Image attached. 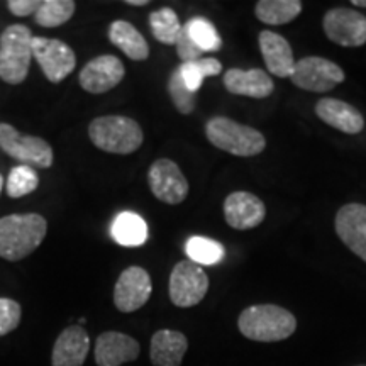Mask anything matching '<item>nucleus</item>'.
<instances>
[{"label":"nucleus","mask_w":366,"mask_h":366,"mask_svg":"<svg viewBox=\"0 0 366 366\" xmlns=\"http://www.w3.org/2000/svg\"><path fill=\"white\" fill-rule=\"evenodd\" d=\"M149 27H151V33L154 36V39L168 46L177 44L178 36H180L183 29L177 12L170 7H163L159 9V11L151 12Z\"/></svg>","instance_id":"nucleus-25"},{"label":"nucleus","mask_w":366,"mask_h":366,"mask_svg":"<svg viewBox=\"0 0 366 366\" xmlns=\"http://www.w3.org/2000/svg\"><path fill=\"white\" fill-rule=\"evenodd\" d=\"M336 232L356 256L366 262V205L347 204L336 214Z\"/></svg>","instance_id":"nucleus-15"},{"label":"nucleus","mask_w":366,"mask_h":366,"mask_svg":"<svg viewBox=\"0 0 366 366\" xmlns=\"http://www.w3.org/2000/svg\"><path fill=\"white\" fill-rule=\"evenodd\" d=\"M141 346L134 337L119 331L102 332L95 341L97 366H121L137 360Z\"/></svg>","instance_id":"nucleus-16"},{"label":"nucleus","mask_w":366,"mask_h":366,"mask_svg":"<svg viewBox=\"0 0 366 366\" xmlns=\"http://www.w3.org/2000/svg\"><path fill=\"white\" fill-rule=\"evenodd\" d=\"M183 27H185L187 34L190 36L192 41L202 49V53L219 51L221 49L222 39L210 21L204 19V17H194Z\"/></svg>","instance_id":"nucleus-29"},{"label":"nucleus","mask_w":366,"mask_h":366,"mask_svg":"<svg viewBox=\"0 0 366 366\" xmlns=\"http://www.w3.org/2000/svg\"><path fill=\"white\" fill-rule=\"evenodd\" d=\"M111 236L117 244L124 248H137L148 239V224L139 214L121 212L112 221Z\"/></svg>","instance_id":"nucleus-23"},{"label":"nucleus","mask_w":366,"mask_h":366,"mask_svg":"<svg viewBox=\"0 0 366 366\" xmlns=\"http://www.w3.org/2000/svg\"><path fill=\"white\" fill-rule=\"evenodd\" d=\"M124 75L126 68L121 59L114 56V54H102V56L90 59L81 68L79 75V84L89 94L99 95L117 86L124 80Z\"/></svg>","instance_id":"nucleus-13"},{"label":"nucleus","mask_w":366,"mask_h":366,"mask_svg":"<svg viewBox=\"0 0 366 366\" xmlns=\"http://www.w3.org/2000/svg\"><path fill=\"white\" fill-rule=\"evenodd\" d=\"M33 33L26 24H12L0 34V79L19 85L27 79L33 61Z\"/></svg>","instance_id":"nucleus-4"},{"label":"nucleus","mask_w":366,"mask_h":366,"mask_svg":"<svg viewBox=\"0 0 366 366\" xmlns=\"http://www.w3.org/2000/svg\"><path fill=\"white\" fill-rule=\"evenodd\" d=\"M76 4L73 0H44L41 2L38 12L34 14V21L41 27H59L66 24L75 14Z\"/></svg>","instance_id":"nucleus-27"},{"label":"nucleus","mask_w":366,"mask_h":366,"mask_svg":"<svg viewBox=\"0 0 366 366\" xmlns=\"http://www.w3.org/2000/svg\"><path fill=\"white\" fill-rule=\"evenodd\" d=\"M178 71H180L187 89L195 94V92L202 86L204 80L207 79V76L221 75L222 65L216 58H202L197 59V61L182 63V65L178 66Z\"/></svg>","instance_id":"nucleus-26"},{"label":"nucleus","mask_w":366,"mask_h":366,"mask_svg":"<svg viewBox=\"0 0 366 366\" xmlns=\"http://www.w3.org/2000/svg\"><path fill=\"white\" fill-rule=\"evenodd\" d=\"M109 39L121 49L127 58L134 61H144L149 56V46L144 36L131 22L117 19L109 26Z\"/></svg>","instance_id":"nucleus-22"},{"label":"nucleus","mask_w":366,"mask_h":366,"mask_svg":"<svg viewBox=\"0 0 366 366\" xmlns=\"http://www.w3.org/2000/svg\"><path fill=\"white\" fill-rule=\"evenodd\" d=\"M241 334L251 341L277 342L288 340L297 329V319L287 309L273 304L251 305L237 319Z\"/></svg>","instance_id":"nucleus-2"},{"label":"nucleus","mask_w":366,"mask_h":366,"mask_svg":"<svg viewBox=\"0 0 366 366\" xmlns=\"http://www.w3.org/2000/svg\"><path fill=\"white\" fill-rule=\"evenodd\" d=\"M315 114L327 126L346 134H358L365 127V119L358 109L337 99L319 100L315 105Z\"/></svg>","instance_id":"nucleus-19"},{"label":"nucleus","mask_w":366,"mask_h":366,"mask_svg":"<svg viewBox=\"0 0 366 366\" xmlns=\"http://www.w3.org/2000/svg\"><path fill=\"white\" fill-rule=\"evenodd\" d=\"M324 33L332 43L358 48L366 43V17L353 9H331L322 21Z\"/></svg>","instance_id":"nucleus-12"},{"label":"nucleus","mask_w":366,"mask_h":366,"mask_svg":"<svg viewBox=\"0 0 366 366\" xmlns=\"http://www.w3.org/2000/svg\"><path fill=\"white\" fill-rule=\"evenodd\" d=\"M89 137L95 148L112 154H131L141 148L144 134L134 119L126 116H102L89 126Z\"/></svg>","instance_id":"nucleus-3"},{"label":"nucleus","mask_w":366,"mask_h":366,"mask_svg":"<svg viewBox=\"0 0 366 366\" xmlns=\"http://www.w3.org/2000/svg\"><path fill=\"white\" fill-rule=\"evenodd\" d=\"M224 86H226L229 94L251 99L268 97L274 89L272 76L267 71L259 70V68H253V70L231 68L224 75Z\"/></svg>","instance_id":"nucleus-18"},{"label":"nucleus","mask_w":366,"mask_h":366,"mask_svg":"<svg viewBox=\"0 0 366 366\" xmlns=\"http://www.w3.org/2000/svg\"><path fill=\"white\" fill-rule=\"evenodd\" d=\"M302 2L299 0H262L256 4L254 14L264 24L282 26L299 17Z\"/></svg>","instance_id":"nucleus-24"},{"label":"nucleus","mask_w":366,"mask_h":366,"mask_svg":"<svg viewBox=\"0 0 366 366\" xmlns=\"http://www.w3.org/2000/svg\"><path fill=\"white\" fill-rule=\"evenodd\" d=\"M353 6H356V7H366V0H353Z\"/></svg>","instance_id":"nucleus-36"},{"label":"nucleus","mask_w":366,"mask_h":366,"mask_svg":"<svg viewBox=\"0 0 366 366\" xmlns=\"http://www.w3.org/2000/svg\"><path fill=\"white\" fill-rule=\"evenodd\" d=\"M267 207L262 199L249 192H234L224 200V217L232 229L248 231L263 222Z\"/></svg>","instance_id":"nucleus-14"},{"label":"nucleus","mask_w":366,"mask_h":366,"mask_svg":"<svg viewBox=\"0 0 366 366\" xmlns=\"http://www.w3.org/2000/svg\"><path fill=\"white\" fill-rule=\"evenodd\" d=\"M90 351V336L80 324L63 329L53 345L51 366H84Z\"/></svg>","instance_id":"nucleus-17"},{"label":"nucleus","mask_w":366,"mask_h":366,"mask_svg":"<svg viewBox=\"0 0 366 366\" xmlns=\"http://www.w3.org/2000/svg\"><path fill=\"white\" fill-rule=\"evenodd\" d=\"M361 366H363V365H361Z\"/></svg>","instance_id":"nucleus-38"},{"label":"nucleus","mask_w":366,"mask_h":366,"mask_svg":"<svg viewBox=\"0 0 366 366\" xmlns=\"http://www.w3.org/2000/svg\"><path fill=\"white\" fill-rule=\"evenodd\" d=\"M4 185H6V182H4V177H2V173H0V194H2V189H4Z\"/></svg>","instance_id":"nucleus-37"},{"label":"nucleus","mask_w":366,"mask_h":366,"mask_svg":"<svg viewBox=\"0 0 366 366\" xmlns=\"http://www.w3.org/2000/svg\"><path fill=\"white\" fill-rule=\"evenodd\" d=\"M210 144L234 154V157H256L264 149V136L254 127L239 124L229 117H212L205 126Z\"/></svg>","instance_id":"nucleus-5"},{"label":"nucleus","mask_w":366,"mask_h":366,"mask_svg":"<svg viewBox=\"0 0 366 366\" xmlns=\"http://www.w3.org/2000/svg\"><path fill=\"white\" fill-rule=\"evenodd\" d=\"M258 41L268 71L280 79L290 76L295 68V58L288 41L272 31H263Z\"/></svg>","instance_id":"nucleus-20"},{"label":"nucleus","mask_w":366,"mask_h":366,"mask_svg":"<svg viewBox=\"0 0 366 366\" xmlns=\"http://www.w3.org/2000/svg\"><path fill=\"white\" fill-rule=\"evenodd\" d=\"M177 53L183 63L197 61V59H202V49L197 46L189 34H187L185 27L182 29L180 36H178L177 41Z\"/></svg>","instance_id":"nucleus-33"},{"label":"nucleus","mask_w":366,"mask_h":366,"mask_svg":"<svg viewBox=\"0 0 366 366\" xmlns=\"http://www.w3.org/2000/svg\"><path fill=\"white\" fill-rule=\"evenodd\" d=\"M31 46H33V58L51 84H61L76 68L75 51L63 41L34 36Z\"/></svg>","instance_id":"nucleus-8"},{"label":"nucleus","mask_w":366,"mask_h":366,"mask_svg":"<svg viewBox=\"0 0 366 366\" xmlns=\"http://www.w3.org/2000/svg\"><path fill=\"white\" fill-rule=\"evenodd\" d=\"M189 350V340L180 331L162 329L151 337L149 358L153 366H180Z\"/></svg>","instance_id":"nucleus-21"},{"label":"nucleus","mask_w":366,"mask_h":366,"mask_svg":"<svg viewBox=\"0 0 366 366\" xmlns=\"http://www.w3.org/2000/svg\"><path fill=\"white\" fill-rule=\"evenodd\" d=\"M185 253L192 263L210 267V264H217L224 258V246L209 237L194 236L187 241Z\"/></svg>","instance_id":"nucleus-28"},{"label":"nucleus","mask_w":366,"mask_h":366,"mask_svg":"<svg viewBox=\"0 0 366 366\" xmlns=\"http://www.w3.org/2000/svg\"><path fill=\"white\" fill-rule=\"evenodd\" d=\"M48 222L41 214H11L0 217V258L21 262L43 244Z\"/></svg>","instance_id":"nucleus-1"},{"label":"nucleus","mask_w":366,"mask_h":366,"mask_svg":"<svg viewBox=\"0 0 366 366\" xmlns=\"http://www.w3.org/2000/svg\"><path fill=\"white\" fill-rule=\"evenodd\" d=\"M148 183L153 195L168 205L182 204L190 189L180 167L168 158H159L151 164Z\"/></svg>","instance_id":"nucleus-11"},{"label":"nucleus","mask_w":366,"mask_h":366,"mask_svg":"<svg viewBox=\"0 0 366 366\" xmlns=\"http://www.w3.org/2000/svg\"><path fill=\"white\" fill-rule=\"evenodd\" d=\"M168 92H170L172 102L175 105V109L180 114H183V116H189V114L195 111V105H197L195 94L187 89L185 81H183L178 68L172 73L170 80H168Z\"/></svg>","instance_id":"nucleus-31"},{"label":"nucleus","mask_w":366,"mask_h":366,"mask_svg":"<svg viewBox=\"0 0 366 366\" xmlns=\"http://www.w3.org/2000/svg\"><path fill=\"white\" fill-rule=\"evenodd\" d=\"M39 6V0H9L7 2V9L16 17H26L31 16V14H36Z\"/></svg>","instance_id":"nucleus-34"},{"label":"nucleus","mask_w":366,"mask_h":366,"mask_svg":"<svg viewBox=\"0 0 366 366\" xmlns=\"http://www.w3.org/2000/svg\"><path fill=\"white\" fill-rule=\"evenodd\" d=\"M290 79L302 90L329 92L345 81V71L326 58L307 56L295 61Z\"/></svg>","instance_id":"nucleus-9"},{"label":"nucleus","mask_w":366,"mask_h":366,"mask_svg":"<svg viewBox=\"0 0 366 366\" xmlns=\"http://www.w3.org/2000/svg\"><path fill=\"white\" fill-rule=\"evenodd\" d=\"M127 6H134V7H139V6H148V0H126Z\"/></svg>","instance_id":"nucleus-35"},{"label":"nucleus","mask_w":366,"mask_h":366,"mask_svg":"<svg viewBox=\"0 0 366 366\" xmlns=\"http://www.w3.org/2000/svg\"><path fill=\"white\" fill-rule=\"evenodd\" d=\"M39 177L34 168L19 164L14 167L6 182V192L11 199H21L38 190Z\"/></svg>","instance_id":"nucleus-30"},{"label":"nucleus","mask_w":366,"mask_h":366,"mask_svg":"<svg viewBox=\"0 0 366 366\" xmlns=\"http://www.w3.org/2000/svg\"><path fill=\"white\" fill-rule=\"evenodd\" d=\"M0 149L31 168H49L54 162L53 148L43 137L24 136L16 127L0 122Z\"/></svg>","instance_id":"nucleus-6"},{"label":"nucleus","mask_w":366,"mask_h":366,"mask_svg":"<svg viewBox=\"0 0 366 366\" xmlns=\"http://www.w3.org/2000/svg\"><path fill=\"white\" fill-rule=\"evenodd\" d=\"M151 292L153 283L149 273L144 268L132 264L119 274L114 287V305L122 314L136 312L148 304Z\"/></svg>","instance_id":"nucleus-10"},{"label":"nucleus","mask_w":366,"mask_h":366,"mask_svg":"<svg viewBox=\"0 0 366 366\" xmlns=\"http://www.w3.org/2000/svg\"><path fill=\"white\" fill-rule=\"evenodd\" d=\"M209 290V277L200 264L190 259L178 262L170 274V300L177 307L189 309L200 304Z\"/></svg>","instance_id":"nucleus-7"},{"label":"nucleus","mask_w":366,"mask_h":366,"mask_svg":"<svg viewBox=\"0 0 366 366\" xmlns=\"http://www.w3.org/2000/svg\"><path fill=\"white\" fill-rule=\"evenodd\" d=\"M22 309L19 302L0 297V337L16 331L21 324Z\"/></svg>","instance_id":"nucleus-32"}]
</instances>
